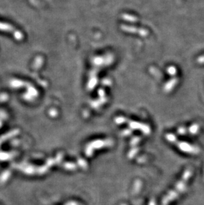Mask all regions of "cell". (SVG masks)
<instances>
[{
    "label": "cell",
    "mask_w": 204,
    "mask_h": 205,
    "mask_svg": "<svg viewBox=\"0 0 204 205\" xmlns=\"http://www.w3.org/2000/svg\"><path fill=\"white\" fill-rule=\"evenodd\" d=\"M191 171L188 170L185 171V173L184 174L183 177H182V179H181L180 181L178 183V186H176L174 190H173V191H172L170 194L167 195L166 197H165V198L164 199L163 203L164 205L167 204L169 202H170V201L173 200L176 197V195H177L181 191L184 190V189L185 186V183L188 182L189 178L191 177Z\"/></svg>",
    "instance_id": "6da1fadb"
},
{
    "label": "cell",
    "mask_w": 204,
    "mask_h": 205,
    "mask_svg": "<svg viewBox=\"0 0 204 205\" xmlns=\"http://www.w3.org/2000/svg\"><path fill=\"white\" fill-rule=\"evenodd\" d=\"M0 31L10 33L17 41H21L23 39V35L19 30L11 25V24L0 21Z\"/></svg>",
    "instance_id": "7a4b0ae2"
}]
</instances>
